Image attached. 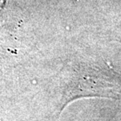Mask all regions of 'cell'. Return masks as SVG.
<instances>
[{
    "mask_svg": "<svg viewBox=\"0 0 121 121\" xmlns=\"http://www.w3.org/2000/svg\"><path fill=\"white\" fill-rule=\"evenodd\" d=\"M121 96V83L104 77L97 76L95 79L82 78L76 80L65 92L64 105L80 98H117Z\"/></svg>",
    "mask_w": 121,
    "mask_h": 121,
    "instance_id": "1",
    "label": "cell"
}]
</instances>
